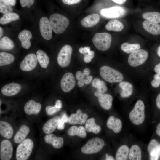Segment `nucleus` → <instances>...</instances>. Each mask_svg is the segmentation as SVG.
I'll return each instance as SVG.
<instances>
[{
  "instance_id": "nucleus-1",
  "label": "nucleus",
  "mask_w": 160,
  "mask_h": 160,
  "mask_svg": "<svg viewBox=\"0 0 160 160\" xmlns=\"http://www.w3.org/2000/svg\"><path fill=\"white\" fill-rule=\"evenodd\" d=\"M49 20L53 31L57 34L64 32L69 23V20L66 17L58 13L51 15Z\"/></svg>"
},
{
  "instance_id": "nucleus-2",
  "label": "nucleus",
  "mask_w": 160,
  "mask_h": 160,
  "mask_svg": "<svg viewBox=\"0 0 160 160\" xmlns=\"http://www.w3.org/2000/svg\"><path fill=\"white\" fill-rule=\"evenodd\" d=\"M145 110L143 102L140 100L137 101L129 114V119L133 124L139 125L143 122L145 119Z\"/></svg>"
},
{
  "instance_id": "nucleus-3",
  "label": "nucleus",
  "mask_w": 160,
  "mask_h": 160,
  "mask_svg": "<svg viewBox=\"0 0 160 160\" xmlns=\"http://www.w3.org/2000/svg\"><path fill=\"white\" fill-rule=\"evenodd\" d=\"M33 143L30 139H25L17 146L16 158L17 160H27L31 155L33 148Z\"/></svg>"
},
{
  "instance_id": "nucleus-4",
  "label": "nucleus",
  "mask_w": 160,
  "mask_h": 160,
  "mask_svg": "<svg viewBox=\"0 0 160 160\" xmlns=\"http://www.w3.org/2000/svg\"><path fill=\"white\" fill-rule=\"evenodd\" d=\"M100 73L103 79L111 83L120 82L124 78L121 73L107 66H103L100 68Z\"/></svg>"
},
{
  "instance_id": "nucleus-5",
  "label": "nucleus",
  "mask_w": 160,
  "mask_h": 160,
  "mask_svg": "<svg viewBox=\"0 0 160 160\" xmlns=\"http://www.w3.org/2000/svg\"><path fill=\"white\" fill-rule=\"evenodd\" d=\"M111 39V35L108 33H98L95 35L92 41L94 45L97 49L105 51L109 48Z\"/></svg>"
},
{
  "instance_id": "nucleus-6",
  "label": "nucleus",
  "mask_w": 160,
  "mask_h": 160,
  "mask_svg": "<svg viewBox=\"0 0 160 160\" xmlns=\"http://www.w3.org/2000/svg\"><path fill=\"white\" fill-rule=\"evenodd\" d=\"M104 141L98 137H95L89 140L82 147L81 151L85 154H92L99 152L103 148Z\"/></svg>"
},
{
  "instance_id": "nucleus-7",
  "label": "nucleus",
  "mask_w": 160,
  "mask_h": 160,
  "mask_svg": "<svg viewBox=\"0 0 160 160\" xmlns=\"http://www.w3.org/2000/svg\"><path fill=\"white\" fill-rule=\"evenodd\" d=\"M148 56V52L143 49H138L129 55L128 61L131 66L135 67L143 64Z\"/></svg>"
},
{
  "instance_id": "nucleus-8",
  "label": "nucleus",
  "mask_w": 160,
  "mask_h": 160,
  "mask_svg": "<svg viewBox=\"0 0 160 160\" xmlns=\"http://www.w3.org/2000/svg\"><path fill=\"white\" fill-rule=\"evenodd\" d=\"M72 49L69 45L63 46L60 50L57 57V62L59 65L62 68L68 66L71 62Z\"/></svg>"
},
{
  "instance_id": "nucleus-9",
  "label": "nucleus",
  "mask_w": 160,
  "mask_h": 160,
  "mask_svg": "<svg viewBox=\"0 0 160 160\" xmlns=\"http://www.w3.org/2000/svg\"><path fill=\"white\" fill-rule=\"evenodd\" d=\"M126 12L125 8L119 6L103 9L100 12V14L103 16L108 18L120 17L123 16Z\"/></svg>"
},
{
  "instance_id": "nucleus-10",
  "label": "nucleus",
  "mask_w": 160,
  "mask_h": 160,
  "mask_svg": "<svg viewBox=\"0 0 160 160\" xmlns=\"http://www.w3.org/2000/svg\"><path fill=\"white\" fill-rule=\"evenodd\" d=\"M39 25L40 32L43 38L47 40L51 39L52 37V29L48 19L45 17H42Z\"/></svg>"
},
{
  "instance_id": "nucleus-11",
  "label": "nucleus",
  "mask_w": 160,
  "mask_h": 160,
  "mask_svg": "<svg viewBox=\"0 0 160 160\" xmlns=\"http://www.w3.org/2000/svg\"><path fill=\"white\" fill-rule=\"evenodd\" d=\"M36 55L34 53L27 55L20 65V69L23 71H29L33 70L37 64Z\"/></svg>"
},
{
  "instance_id": "nucleus-12",
  "label": "nucleus",
  "mask_w": 160,
  "mask_h": 160,
  "mask_svg": "<svg viewBox=\"0 0 160 160\" xmlns=\"http://www.w3.org/2000/svg\"><path fill=\"white\" fill-rule=\"evenodd\" d=\"M75 84V78L72 73L68 72L63 76L60 81V86L63 92H69L74 88Z\"/></svg>"
},
{
  "instance_id": "nucleus-13",
  "label": "nucleus",
  "mask_w": 160,
  "mask_h": 160,
  "mask_svg": "<svg viewBox=\"0 0 160 160\" xmlns=\"http://www.w3.org/2000/svg\"><path fill=\"white\" fill-rule=\"evenodd\" d=\"M0 158L1 160H10L13 152V148L10 141L7 139L3 140L0 144Z\"/></svg>"
},
{
  "instance_id": "nucleus-14",
  "label": "nucleus",
  "mask_w": 160,
  "mask_h": 160,
  "mask_svg": "<svg viewBox=\"0 0 160 160\" xmlns=\"http://www.w3.org/2000/svg\"><path fill=\"white\" fill-rule=\"evenodd\" d=\"M21 89L19 84L11 83L4 85L1 89V92L4 95L8 96L14 95L18 93Z\"/></svg>"
},
{
  "instance_id": "nucleus-15",
  "label": "nucleus",
  "mask_w": 160,
  "mask_h": 160,
  "mask_svg": "<svg viewBox=\"0 0 160 160\" xmlns=\"http://www.w3.org/2000/svg\"><path fill=\"white\" fill-rule=\"evenodd\" d=\"M41 105L35 102L33 100L28 101L25 104L24 111L28 115H37L40 111Z\"/></svg>"
},
{
  "instance_id": "nucleus-16",
  "label": "nucleus",
  "mask_w": 160,
  "mask_h": 160,
  "mask_svg": "<svg viewBox=\"0 0 160 160\" xmlns=\"http://www.w3.org/2000/svg\"><path fill=\"white\" fill-rule=\"evenodd\" d=\"M88 117L87 114L83 113L81 110L78 109L76 113L70 115L68 122L71 124H83L85 123Z\"/></svg>"
},
{
  "instance_id": "nucleus-17",
  "label": "nucleus",
  "mask_w": 160,
  "mask_h": 160,
  "mask_svg": "<svg viewBox=\"0 0 160 160\" xmlns=\"http://www.w3.org/2000/svg\"><path fill=\"white\" fill-rule=\"evenodd\" d=\"M106 125L109 129L113 130L115 133L120 132L122 129V124L121 120L119 118L113 116L109 117L107 121Z\"/></svg>"
},
{
  "instance_id": "nucleus-18",
  "label": "nucleus",
  "mask_w": 160,
  "mask_h": 160,
  "mask_svg": "<svg viewBox=\"0 0 160 160\" xmlns=\"http://www.w3.org/2000/svg\"><path fill=\"white\" fill-rule=\"evenodd\" d=\"M60 119L59 116H56L47 121L42 127L44 133L46 134L52 133L57 128Z\"/></svg>"
},
{
  "instance_id": "nucleus-19",
  "label": "nucleus",
  "mask_w": 160,
  "mask_h": 160,
  "mask_svg": "<svg viewBox=\"0 0 160 160\" xmlns=\"http://www.w3.org/2000/svg\"><path fill=\"white\" fill-rule=\"evenodd\" d=\"M148 150L151 160H157L160 154V143L154 139L150 142Z\"/></svg>"
},
{
  "instance_id": "nucleus-20",
  "label": "nucleus",
  "mask_w": 160,
  "mask_h": 160,
  "mask_svg": "<svg viewBox=\"0 0 160 160\" xmlns=\"http://www.w3.org/2000/svg\"><path fill=\"white\" fill-rule=\"evenodd\" d=\"M44 139L46 143L52 145L56 149L61 148L63 144L64 140L62 137H56L55 135L51 133L46 135Z\"/></svg>"
},
{
  "instance_id": "nucleus-21",
  "label": "nucleus",
  "mask_w": 160,
  "mask_h": 160,
  "mask_svg": "<svg viewBox=\"0 0 160 160\" xmlns=\"http://www.w3.org/2000/svg\"><path fill=\"white\" fill-rule=\"evenodd\" d=\"M100 20V17L99 15L96 13H93L83 18L80 23L82 26L84 27H91L97 24Z\"/></svg>"
},
{
  "instance_id": "nucleus-22",
  "label": "nucleus",
  "mask_w": 160,
  "mask_h": 160,
  "mask_svg": "<svg viewBox=\"0 0 160 160\" xmlns=\"http://www.w3.org/2000/svg\"><path fill=\"white\" fill-rule=\"evenodd\" d=\"M32 34L30 31L27 30H23L19 34L18 37L21 43L22 47L25 49H28L31 47L30 39Z\"/></svg>"
},
{
  "instance_id": "nucleus-23",
  "label": "nucleus",
  "mask_w": 160,
  "mask_h": 160,
  "mask_svg": "<svg viewBox=\"0 0 160 160\" xmlns=\"http://www.w3.org/2000/svg\"><path fill=\"white\" fill-rule=\"evenodd\" d=\"M142 25L144 29L149 33L154 35L160 34V24L159 23L145 20L143 22Z\"/></svg>"
},
{
  "instance_id": "nucleus-24",
  "label": "nucleus",
  "mask_w": 160,
  "mask_h": 160,
  "mask_svg": "<svg viewBox=\"0 0 160 160\" xmlns=\"http://www.w3.org/2000/svg\"><path fill=\"white\" fill-rule=\"evenodd\" d=\"M30 132L28 127L25 125H22L14 136V142L16 143H20L25 139Z\"/></svg>"
},
{
  "instance_id": "nucleus-25",
  "label": "nucleus",
  "mask_w": 160,
  "mask_h": 160,
  "mask_svg": "<svg viewBox=\"0 0 160 160\" xmlns=\"http://www.w3.org/2000/svg\"><path fill=\"white\" fill-rule=\"evenodd\" d=\"M0 133L4 137L9 139L13 135V129L12 126L8 123L0 121Z\"/></svg>"
},
{
  "instance_id": "nucleus-26",
  "label": "nucleus",
  "mask_w": 160,
  "mask_h": 160,
  "mask_svg": "<svg viewBox=\"0 0 160 160\" xmlns=\"http://www.w3.org/2000/svg\"><path fill=\"white\" fill-rule=\"evenodd\" d=\"M113 97L108 94H104L98 97L100 106L104 109L108 110L112 106Z\"/></svg>"
},
{
  "instance_id": "nucleus-27",
  "label": "nucleus",
  "mask_w": 160,
  "mask_h": 160,
  "mask_svg": "<svg viewBox=\"0 0 160 160\" xmlns=\"http://www.w3.org/2000/svg\"><path fill=\"white\" fill-rule=\"evenodd\" d=\"M92 86L97 89V91L95 92L94 95L99 97L104 94L107 90V88L104 81H101L97 78L94 79L92 81Z\"/></svg>"
},
{
  "instance_id": "nucleus-28",
  "label": "nucleus",
  "mask_w": 160,
  "mask_h": 160,
  "mask_svg": "<svg viewBox=\"0 0 160 160\" xmlns=\"http://www.w3.org/2000/svg\"><path fill=\"white\" fill-rule=\"evenodd\" d=\"M119 87L121 89L120 95L124 98L129 97L133 92V86L130 83L127 81H121L119 84Z\"/></svg>"
},
{
  "instance_id": "nucleus-29",
  "label": "nucleus",
  "mask_w": 160,
  "mask_h": 160,
  "mask_svg": "<svg viewBox=\"0 0 160 160\" xmlns=\"http://www.w3.org/2000/svg\"><path fill=\"white\" fill-rule=\"evenodd\" d=\"M86 130L85 128L83 126H80L77 127L76 126H73L69 129L67 133L70 136L76 135L84 138L86 136Z\"/></svg>"
},
{
  "instance_id": "nucleus-30",
  "label": "nucleus",
  "mask_w": 160,
  "mask_h": 160,
  "mask_svg": "<svg viewBox=\"0 0 160 160\" xmlns=\"http://www.w3.org/2000/svg\"><path fill=\"white\" fill-rule=\"evenodd\" d=\"M129 148L126 145L121 146L118 149L115 156L116 160H126L129 159Z\"/></svg>"
},
{
  "instance_id": "nucleus-31",
  "label": "nucleus",
  "mask_w": 160,
  "mask_h": 160,
  "mask_svg": "<svg viewBox=\"0 0 160 160\" xmlns=\"http://www.w3.org/2000/svg\"><path fill=\"white\" fill-rule=\"evenodd\" d=\"M85 128L87 132H92L95 134L99 133L101 130L100 127L96 124L95 119L93 118L86 120Z\"/></svg>"
},
{
  "instance_id": "nucleus-32",
  "label": "nucleus",
  "mask_w": 160,
  "mask_h": 160,
  "mask_svg": "<svg viewBox=\"0 0 160 160\" xmlns=\"http://www.w3.org/2000/svg\"><path fill=\"white\" fill-rule=\"evenodd\" d=\"M129 159L140 160L142 159V152L140 147L136 144L132 145L129 149Z\"/></svg>"
},
{
  "instance_id": "nucleus-33",
  "label": "nucleus",
  "mask_w": 160,
  "mask_h": 160,
  "mask_svg": "<svg viewBox=\"0 0 160 160\" xmlns=\"http://www.w3.org/2000/svg\"><path fill=\"white\" fill-rule=\"evenodd\" d=\"M36 57L38 61L43 68H46L48 66L49 60L47 55L43 51L38 50L36 52Z\"/></svg>"
},
{
  "instance_id": "nucleus-34",
  "label": "nucleus",
  "mask_w": 160,
  "mask_h": 160,
  "mask_svg": "<svg viewBox=\"0 0 160 160\" xmlns=\"http://www.w3.org/2000/svg\"><path fill=\"white\" fill-rule=\"evenodd\" d=\"M124 28L123 24L119 21L112 20L109 21L105 26V28L109 31H121Z\"/></svg>"
},
{
  "instance_id": "nucleus-35",
  "label": "nucleus",
  "mask_w": 160,
  "mask_h": 160,
  "mask_svg": "<svg viewBox=\"0 0 160 160\" xmlns=\"http://www.w3.org/2000/svg\"><path fill=\"white\" fill-rule=\"evenodd\" d=\"M19 15L15 12H11L4 14L0 18V23L2 25H5L13 21L19 20Z\"/></svg>"
},
{
  "instance_id": "nucleus-36",
  "label": "nucleus",
  "mask_w": 160,
  "mask_h": 160,
  "mask_svg": "<svg viewBox=\"0 0 160 160\" xmlns=\"http://www.w3.org/2000/svg\"><path fill=\"white\" fill-rule=\"evenodd\" d=\"M14 56L12 54L1 52L0 53V66L9 65L13 62Z\"/></svg>"
},
{
  "instance_id": "nucleus-37",
  "label": "nucleus",
  "mask_w": 160,
  "mask_h": 160,
  "mask_svg": "<svg viewBox=\"0 0 160 160\" xmlns=\"http://www.w3.org/2000/svg\"><path fill=\"white\" fill-rule=\"evenodd\" d=\"M140 48V45L138 44H131L128 43L122 44L121 46V50L128 54H131Z\"/></svg>"
},
{
  "instance_id": "nucleus-38",
  "label": "nucleus",
  "mask_w": 160,
  "mask_h": 160,
  "mask_svg": "<svg viewBox=\"0 0 160 160\" xmlns=\"http://www.w3.org/2000/svg\"><path fill=\"white\" fill-rule=\"evenodd\" d=\"M14 47L13 41L9 37L4 36L0 40V48L1 50H9L12 49Z\"/></svg>"
},
{
  "instance_id": "nucleus-39",
  "label": "nucleus",
  "mask_w": 160,
  "mask_h": 160,
  "mask_svg": "<svg viewBox=\"0 0 160 160\" xmlns=\"http://www.w3.org/2000/svg\"><path fill=\"white\" fill-rule=\"evenodd\" d=\"M142 17L147 20L156 23H160V13L158 12L144 13L143 14Z\"/></svg>"
},
{
  "instance_id": "nucleus-40",
  "label": "nucleus",
  "mask_w": 160,
  "mask_h": 160,
  "mask_svg": "<svg viewBox=\"0 0 160 160\" xmlns=\"http://www.w3.org/2000/svg\"><path fill=\"white\" fill-rule=\"evenodd\" d=\"M13 9L7 2L4 0H0V12L4 14L11 13Z\"/></svg>"
},
{
  "instance_id": "nucleus-41",
  "label": "nucleus",
  "mask_w": 160,
  "mask_h": 160,
  "mask_svg": "<svg viewBox=\"0 0 160 160\" xmlns=\"http://www.w3.org/2000/svg\"><path fill=\"white\" fill-rule=\"evenodd\" d=\"M69 118L66 114H64L60 119L57 128L60 130H62L64 129L65 127V123L68 122Z\"/></svg>"
},
{
  "instance_id": "nucleus-42",
  "label": "nucleus",
  "mask_w": 160,
  "mask_h": 160,
  "mask_svg": "<svg viewBox=\"0 0 160 160\" xmlns=\"http://www.w3.org/2000/svg\"><path fill=\"white\" fill-rule=\"evenodd\" d=\"M60 110L57 108L55 105L54 106H47L45 108L46 113L49 116L54 114L59 111Z\"/></svg>"
},
{
  "instance_id": "nucleus-43",
  "label": "nucleus",
  "mask_w": 160,
  "mask_h": 160,
  "mask_svg": "<svg viewBox=\"0 0 160 160\" xmlns=\"http://www.w3.org/2000/svg\"><path fill=\"white\" fill-rule=\"evenodd\" d=\"M34 0H20V3L21 6L25 7L27 6L30 8L33 4Z\"/></svg>"
},
{
  "instance_id": "nucleus-44",
  "label": "nucleus",
  "mask_w": 160,
  "mask_h": 160,
  "mask_svg": "<svg viewBox=\"0 0 160 160\" xmlns=\"http://www.w3.org/2000/svg\"><path fill=\"white\" fill-rule=\"evenodd\" d=\"M65 4L67 5H72L77 4L80 2L81 0H62Z\"/></svg>"
},
{
  "instance_id": "nucleus-45",
  "label": "nucleus",
  "mask_w": 160,
  "mask_h": 160,
  "mask_svg": "<svg viewBox=\"0 0 160 160\" xmlns=\"http://www.w3.org/2000/svg\"><path fill=\"white\" fill-rule=\"evenodd\" d=\"M90 51V48L88 46H86L84 48L80 47L79 49V52L81 54L85 55Z\"/></svg>"
},
{
  "instance_id": "nucleus-46",
  "label": "nucleus",
  "mask_w": 160,
  "mask_h": 160,
  "mask_svg": "<svg viewBox=\"0 0 160 160\" xmlns=\"http://www.w3.org/2000/svg\"><path fill=\"white\" fill-rule=\"evenodd\" d=\"M76 79L78 80L86 78L83 73L80 71H78L76 72Z\"/></svg>"
},
{
  "instance_id": "nucleus-47",
  "label": "nucleus",
  "mask_w": 160,
  "mask_h": 160,
  "mask_svg": "<svg viewBox=\"0 0 160 160\" xmlns=\"http://www.w3.org/2000/svg\"><path fill=\"white\" fill-rule=\"evenodd\" d=\"M92 79V76L90 75L88 76L85 78L83 79L84 83L86 84H89L90 83Z\"/></svg>"
},
{
  "instance_id": "nucleus-48",
  "label": "nucleus",
  "mask_w": 160,
  "mask_h": 160,
  "mask_svg": "<svg viewBox=\"0 0 160 160\" xmlns=\"http://www.w3.org/2000/svg\"><path fill=\"white\" fill-rule=\"evenodd\" d=\"M151 84L153 87L157 88L159 86L160 82L154 79L151 81Z\"/></svg>"
},
{
  "instance_id": "nucleus-49",
  "label": "nucleus",
  "mask_w": 160,
  "mask_h": 160,
  "mask_svg": "<svg viewBox=\"0 0 160 160\" xmlns=\"http://www.w3.org/2000/svg\"><path fill=\"white\" fill-rule=\"evenodd\" d=\"M55 105L57 108L60 109L62 107V103L61 101L60 100H57L56 101Z\"/></svg>"
},
{
  "instance_id": "nucleus-50",
  "label": "nucleus",
  "mask_w": 160,
  "mask_h": 160,
  "mask_svg": "<svg viewBox=\"0 0 160 160\" xmlns=\"http://www.w3.org/2000/svg\"><path fill=\"white\" fill-rule=\"evenodd\" d=\"M91 60L92 59L87 54L84 55V60L85 62L89 63L91 61Z\"/></svg>"
},
{
  "instance_id": "nucleus-51",
  "label": "nucleus",
  "mask_w": 160,
  "mask_h": 160,
  "mask_svg": "<svg viewBox=\"0 0 160 160\" xmlns=\"http://www.w3.org/2000/svg\"><path fill=\"white\" fill-rule=\"evenodd\" d=\"M156 104L157 108L160 110V93L158 94L156 97Z\"/></svg>"
},
{
  "instance_id": "nucleus-52",
  "label": "nucleus",
  "mask_w": 160,
  "mask_h": 160,
  "mask_svg": "<svg viewBox=\"0 0 160 160\" xmlns=\"http://www.w3.org/2000/svg\"><path fill=\"white\" fill-rule=\"evenodd\" d=\"M90 73V71L89 69L88 68H85L84 70L83 74L85 77L86 78L87 76H89Z\"/></svg>"
},
{
  "instance_id": "nucleus-53",
  "label": "nucleus",
  "mask_w": 160,
  "mask_h": 160,
  "mask_svg": "<svg viewBox=\"0 0 160 160\" xmlns=\"http://www.w3.org/2000/svg\"><path fill=\"white\" fill-rule=\"evenodd\" d=\"M154 79L160 82V73H157L154 76Z\"/></svg>"
},
{
  "instance_id": "nucleus-54",
  "label": "nucleus",
  "mask_w": 160,
  "mask_h": 160,
  "mask_svg": "<svg viewBox=\"0 0 160 160\" xmlns=\"http://www.w3.org/2000/svg\"><path fill=\"white\" fill-rule=\"evenodd\" d=\"M154 71L157 73H160V63L156 65L155 67Z\"/></svg>"
},
{
  "instance_id": "nucleus-55",
  "label": "nucleus",
  "mask_w": 160,
  "mask_h": 160,
  "mask_svg": "<svg viewBox=\"0 0 160 160\" xmlns=\"http://www.w3.org/2000/svg\"><path fill=\"white\" fill-rule=\"evenodd\" d=\"M11 6H14L16 3V0H4Z\"/></svg>"
},
{
  "instance_id": "nucleus-56",
  "label": "nucleus",
  "mask_w": 160,
  "mask_h": 160,
  "mask_svg": "<svg viewBox=\"0 0 160 160\" xmlns=\"http://www.w3.org/2000/svg\"><path fill=\"white\" fill-rule=\"evenodd\" d=\"M114 2L119 4H122L124 3L126 0H111Z\"/></svg>"
},
{
  "instance_id": "nucleus-57",
  "label": "nucleus",
  "mask_w": 160,
  "mask_h": 160,
  "mask_svg": "<svg viewBox=\"0 0 160 160\" xmlns=\"http://www.w3.org/2000/svg\"><path fill=\"white\" fill-rule=\"evenodd\" d=\"M156 132L157 134L160 137V123L156 127Z\"/></svg>"
},
{
  "instance_id": "nucleus-58",
  "label": "nucleus",
  "mask_w": 160,
  "mask_h": 160,
  "mask_svg": "<svg viewBox=\"0 0 160 160\" xmlns=\"http://www.w3.org/2000/svg\"><path fill=\"white\" fill-rule=\"evenodd\" d=\"M84 83L83 79L78 80V85L79 87H81L84 85Z\"/></svg>"
},
{
  "instance_id": "nucleus-59",
  "label": "nucleus",
  "mask_w": 160,
  "mask_h": 160,
  "mask_svg": "<svg viewBox=\"0 0 160 160\" xmlns=\"http://www.w3.org/2000/svg\"><path fill=\"white\" fill-rule=\"evenodd\" d=\"M106 160H114V158L111 156L108 155V154H106Z\"/></svg>"
},
{
  "instance_id": "nucleus-60",
  "label": "nucleus",
  "mask_w": 160,
  "mask_h": 160,
  "mask_svg": "<svg viewBox=\"0 0 160 160\" xmlns=\"http://www.w3.org/2000/svg\"><path fill=\"white\" fill-rule=\"evenodd\" d=\"M3 31L2 28L0 27V38L3 35Z\"/></svg>"
},
{
  "instance_id": "nucleus-61",
  "label": "nucleus",
  "mask_w": 160,
  "mask_h": 160,
  "mask_svg": "<svg viewBox=\"0 0 160 160\" xmlns=\"http://www.w3.org/2000/svg\"><path fill=\"white\" fill-rule=\"evenodd\" d=\"M157 54L158 56L160 57V45L158 47V48Z\"/></svg>"
}]
</instances>
